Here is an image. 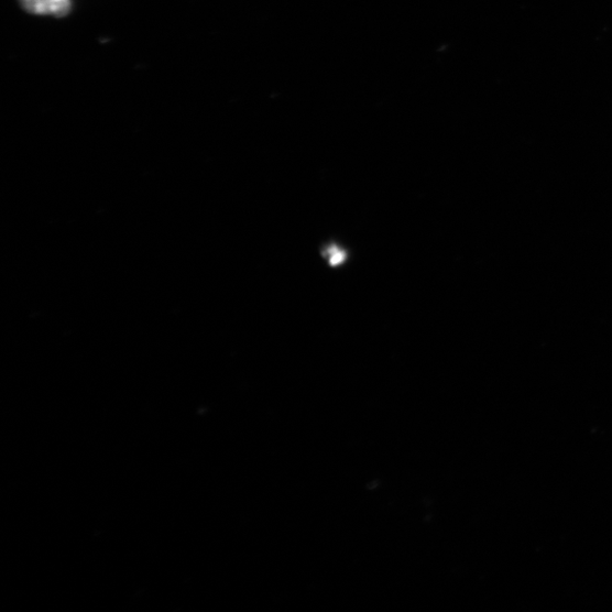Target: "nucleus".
I'll return each instance as SVG.
<instances>
[{
	"label": "nucleus",
	"mask_w": 612,
	"mask_h": 612,
	"mask_svg": "<svg viewBox=\"0 0 612 612\" xmlns=\"http://www.w3.org/2000/svg\"><path fill=\"white\" fill-rule=\"evenodd\" d=\"M21 7L34 15L64 18L72 11V0H19Z\"/></svg>",
	"instance_id": "1"
},
{
	"label": "nucleus",
	"mask_w": 612,
	"mask_h": 612,
	"mask_svg": "<svg viewBox=\"0 0 612 612\" xmlns=\"http://www.w3.org/2000/svg\"><path fill=\"white\" fill-rule=\"evenodd\" d=\"M321 255L331 270H337L350 259V251L337 242H328L321 248Z\"/></svg>",
	"instance_id": "2"
}]
</instances>
